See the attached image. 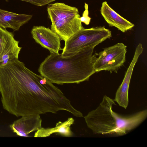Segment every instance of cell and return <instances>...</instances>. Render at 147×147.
<instances>
[{
    "mask_svg": "<svg viewBox=\"0 0 147 147\" xmlns=\"http://www.w3.org/2000/svg\"><path fill=\"white\" fill-rule=\"evenodd\" d=\"M0 93L3 109L17 117L56 113L68 103L60 89L18 59L0 64Z\"/></svg>",
    "mask_w": 147,
    "mask_h": 147,
    "instance_id": "1",
    "label": "cell"
},
{
    "mask_svg": "<svg viewBox=\"0 0 147 147\" xmlns=\"http://www.w3.org/2000/svg\"><path fill=\"white\" fill-rule=\"evenodd\" d=\"M96 46L81 49L74 55L63 57L61 54L50 53L40 64V75L59 85L76 83L88 80L96 72L92 54Z\"/></svg>",
    "mask_w": 147,
    "mask_h": 147,
    "instance_id": "2",
    "label": "cell"
},
{
    "mask_svg": "<svg viewBox=\"0 0 147 147\" xmlns=\"http://www.w3.org/2000/svg\"><path fill=\"white\" fill-rule=\"evenodd\" d=\"M115 105L114 99L106 95L95 109L84 117L87 127L94 134L125 135L140 124V119L136 113L122 115L112 110Z\"/></svg>",
    "mask_w": 147,
    "mask_h": 147,
    "instance_id": "3",
    "label": "cell"
},
{
    "mask_svg": "<svg viewBox=\"0 0 147 147\" xmlns=\"http://www.w3.org/2000/svg\"><path fill=\"white\" fill-rule=\"evenodd\" d=\"M47 11L51 22V29L65 41L84 28L76 7L63 3L48 4Z\"/></svg>",
    "mask_w": 147,
    "mask_h": 147,
    "instance_id": "4",
    "label": "cell"
},
{
    "mask_svg": "<svg viewBox=\"0 0 147 147\" xmlns=\"http://www.w3.org/2000/svg\"><path fill=\"white\" fill-rule=\"evenodd\" d=\"M111 36V31L104 26L88 29L83 28L65 41L62 56H70L84 47L91 45L96 46Z\"/></svg>",
    "mask_w": 147,
    "mask_h": 147,
    "instance_id": "5",
    "label": "cell"
},
{
    "mask_svg": "<svg viewBox=\"0 0 147 147\" xmlns=\"http://www.w3.org/2000/svg\"><path fill=\"white\" fill-rule=\"evenodd\" d=\"M126 52L127 46L118 43L95 53L92 59L96 72L105 70L117 73L125 61Z\"/></svg>",
    "mask_w": 147,
    "mask_h": 147,
    "instance_id": "6",
    "label": "cell"
},
{
    "mask_svg": "<svg viewBox=\"0 0 147 147\" xmlns=\"http://www.w3.org/2000/svg\"><path fill=\"white\" fill-rule=\"evenodd\" d=\"M31 33L35 42L49 50L50 53H59V51L62 50L60 38L49 28L43 26H34Z\"/></svg>",
    "mask_w": 147,
    "mask_h": 147,
    "instance_id": "7",
    "label": "cell"
},
{
    "mask_svg": "<svg viewBox=\"0 0 147 147\" xmlns=\"http://www.w3.org/2000/svg\"><path fill=\"white\" fill-rule=\"evenodd\" d=\"M143 50L142 44L139 43L136 48L133 58L125 72L123 81L115 94V101L125 109L127 108L129 103V88L133 69Z\"/></svg>",
    "mask_w": 147,
    "mask_h": 147,
    "instance_id": "8",
    "label": "cell"
},
{
    "mask_svg": "<svg viewBox=\"0 0 147 147\" xmlns=\"http://www.w3.org/2000/svg\"><path fill=\"white\" fill-rule=\"evenodd\" d=\"M21 117L10 125L11 130L18 136L30 137V134L36 131L42 127V120L40 115H28Z\"/></svg>",
    "mask_w": 147,
    "mask_h": 147,
    "instance_id": "9",
    "label": "cell"
},
{
    "mask_svg": "<svg viewBox=\"0 0 147 147\" xmlns=\"http://www.w3.org/2000/svg\"><path fill=\"white\" fill-rule=\"evenodd\" d=\"M100 13L110 26H114L123 32L131 29L134 25L120 16L108 5L106 1L102 3Z\"/></svg>",
    "mask_w": 147,
    "mask_h": 147,
    "instance_id": "10",
    "label": "cell"
},
{
    "mask_svg": "<svg viewBox=\"0 0 147 147\" xmlns=\"http://www.w3.org/2000/svg\"><path fill=\"white\" fill-rule=\"evenodd\" d=\"M32 16L31 15L18 14L0 9V27L5 29L11 28L14 32L17 31Z\"/></svg>",
    "mask_w": 147,
    "mask_h": 147,
    "instance_id": "11",
    "label": "cell"
},
{
    "mask_svg": "<svg viewBox=\"0 0 147 147\" xmlns=\"http://www.w3.org/2000/svg\"><path fill=\"white\" fill-rule=\"evenodd\" d=\"M74 121L73 118L70 117L63 122H58L54 127L47 128L42 127L36 131L34 136L35 137H46L53 134L57 133L64 137L72 136L73 133L70 127L74 123Z\"/></svg>",
    "mask_w": 147,
    "mask_h": 147,
    "instance_id": "12",
    "label": "cell"
},
{
    "mask_svg": "<svg viewBox=\"0 0 147 147\" xmlns=\"http://www.w3.org/2000/svg\"><path fill=\"white\" fill-rule=\"evenodd\" d=\"M19 43L13 33L0 27V60L5 55L17 49Z\"/></svg>",
    "mask_w": 147,
    "mask_h": 147,
    "instance_id": "13",
    "label": "cell"
},
{
    "mask_svg": "<svg viewBox=\"0 0 147 147\" xmlns=\"http://www.w3.org/2000/svg\"><path fill=\"white\" fill-rule=\"evenodd\" d=\"M8 2L9 0H5ZM29 3L32 5L38 6H42L50 3L55 0H19Z\"/></svg>",
    "mask_w": 147,
    "mask_h": 147,
    "instance_id": "14",
    "label": "cell"
},
{
    "mask_svg": "<svg viewBox=\"0 0 147 147\" xmlns=\"http://www.w3.org/2000/svg\"><path fill=\"white\" fill-rule=\"evenodd\" d=\"M84 8L85 10L83 12L82 16L80 19L81 22H83L87 25H88L90 21L91 18L88 16V5L85 3Z\"/></svg>",
    "mask_w": 147,
    "mask_h": 147,
    "instance_id": "15",
    "label": "cell"
}]
</instances>
